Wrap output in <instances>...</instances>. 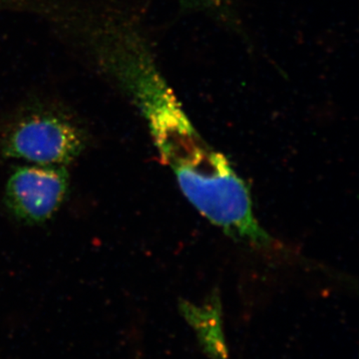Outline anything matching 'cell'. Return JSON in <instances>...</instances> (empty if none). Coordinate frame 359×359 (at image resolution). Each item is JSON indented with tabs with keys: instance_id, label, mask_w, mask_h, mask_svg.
<instances>
[{
	"instance_id": "1",
	"label": "cell",
	"mask_w": 359,
	"mask_h": 359,
	"mask_svg": "<svg viewBox=\"0 0 359 359\" xmlns=\"http://www.w3.org/2000/svg\"><path fill=\"white\" fill-rule=\"evenodd\" d=\"M87 145V135L69 113L36 106L11 118L0 130V155L43 166H65Z\"/></svg>"
},
{
	"instance_id": "2",
	"label": "cell",
	"mask_w": 359,
	"mask_h": 359,
	"mask_svg": "<svg viewBox=\"0 0 359 359\" xmlns=\"http://www.w3.org/2000/svg\"><path fill=\"white\" fill-rule=\"evenodd\" d=\"M69 191V176L63 166L18 167L6 184L9 211L26 224L48 221L62 205Z\"/></svg>"
},
{
	"instance_id": "3",
	"label": "cell",
	"mask_w": 359,
	"mask_h": 359,
	"mask_svg": "<svg viewBox=\"0 0 359 359\" xmlns=\"http://www.w3.org/2000/svg\"><path fill=\"white\" fill-rule=\"evenodd\" d=\"M180 6L191 11H201L226 21L233 18L231 0H176Z\"/></svg>"
}]
</instances>
